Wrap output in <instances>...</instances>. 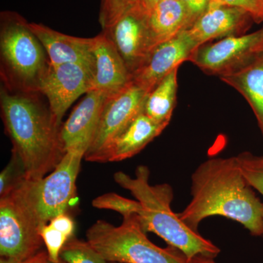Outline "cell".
Listing matches in <instances>:
<instances>
[{
  "label": "cell",
  "instance_id": "obj_12",
  "mask_svg": "<svg viewBox=\"0 0 263 263\" xmlns=\"http://www.w3.org/2000/svg\"><path fill=\"white\" fill-rule=\"evenodd\" d=\"M197 48L187 29L183 31L156 46L144 65L133 76V82L149 92L170 72L189 61Z\"/></svg>",
  "mask_w": 263,
  "mask_h": 263
},
{
  "label": "cell",
  "instance_id": "obj_34",
  "mask_svg": "<svg viewBox=\"0 0 263 263\" xmlns=\"http://www.w3.org/2000/svg\"><path fill=\"white\" fill-rule=\"evenodd\" d=\"M107 263H117V262H107Z\"/></svg>",
  "mask_w": 263,
  "mask_h": 263
},
{
  "label": "cell",
  "instance_id": "obj_23",
  "mask_svg": "<svg viewBox=\"0 0 263 263\" xmlns=\"http://www.w3.org/2000/svg\"><path fill=\"white\" fill-rule=\"evenodd\" d=\"M92 206L98 209L114 211L122 214L123 218L139 215L141 205L138 200H129L116 193H106L92 200Z\"/></svg>",
  "mask_w": 263,
  "mask_h": 263
},
{
  "label": "cell",
  "instance_id": "obj_28",
  "mask_svg": "<svg viewBox=\"0 0 263 263\" xmlns=\"http://www.w3.org/2000/svg\"><path fill=\"white\" fill-rule=\"evenodd\" d=\"M190 14L197 20L208 9L209 0H181Z\"/></svg>",
  "mask_w": 263,
  "mask_h": 263
},
{
  "label": "cell",
  "instance_id": "obj_25",
  "mask_svg": "<svg viewBox=\"0 0 263 263\" xmlns=\"http://www.w3.org/2000/svg\"><path fill=\"white\" fill-rule=\"evenodd\" d=\"M26 178L25 170L20 159L12 153L11 159L0 174V195L3 196Z\"/></svg>",
  "mask_w": 263,
  "mask_h": 263
},
{
  "label": "cell",
  "instance_id": "obj_19",
  "mask_svg": "<svg viewBox=\"0 0 263 263\" xmlns=\"http://www.w3.org/2000/svg\"><path fill=\"white\" fill-rule=\"evenodd\" d=\"M219 78L245 97L263 136V55L243 68Z\"/></svg>",
  "mask_w": 263,
  "mask_h": 263
},
{
  "label": "cell",
  "instance_id": "obj_8",
  "mask_svg": "<svg viewBox=\"0 0 263 263\" xmlns=\"http://www.w3.org/2000/svg\"><path fill=\"white\" fill-rule=\"evenodd\" d=\"M148 93L133 82L120 92L107 98L85 160L103 163L110 144L143 111Z\"/></svg>",
  "mask_w": 263,
  "mask_h": 263
},
{
  "label": "cell",
  "instance_id": "obj_13",
  "mask_svg": "<svg viewBox=\"0 0 263 263\" xmlns=\"http://www.w3.org/2000/svg\"><path fill=\"white\" fill-rule=\"evenodd\" d=\"M91 52L93 89L111 96L133 83L130 72L113 43L103 32L92 37Z\"/></svg>",
  "mask_w": 263,
  "mask_h": 263
},
{
  "label": "cell",
  "instance_id": "obj_31",
  "mask_svg": "<svg viewBox=\"0 0 263 263\" xmlns=\"http://www.w3.org/2000/svg\"><path fill=\"white\" fill-rule=\"evenodd\" d=\"M164 1V0H142L141 3L144 5L145 7H146L148 9H149L151 7L153 6L155 4H157L159 2Z\"/></svg>",
  "mask_w": 263,
  "mask_h": 263
},
{
  "label": "cell",
  "instance_id": "obj_9",
  "mask_svg": "<svg viewBox=\"0 0 263 263\" xmlns=\"http://www.w3.org/2000/svg\"><path fill=\"white\" fill-rule=\"evenodd\" d=\"M263 55V27L250 34L230 36L203 44L194 51L189 61L209 75L234 72Z\"/></svg>",
  "mask_w": 263,
  "mask_h": 263
},
{
  "label": "cell",
  "instance_id": "obj_7",
  "mask_svg": "<svg viewBox=\"0 0 263 263\" xmlns=\"http://www.w3.org/2000/svg\"><path fill=\"white\" fill-rule=\"evenodd\" d=\"M41 228L17 184L0 198V261L18 263L40 252Z\"/></svg>",
  "mask_w": 263,
  "mask_h": 263
},
{
  "label": "cell",
  "instance_id": "obj_21",
  "mask_svg": "<svg viewBox=\"0 0 263 263\" xmlns=\"http://www.w3.org/2000/svg\"><path fill=\"white\" fill-rule=\"evenodd\" d=\"M74 230L75 222L67 213L53 218L43 227L41 235L50 262H58L60 260V252L66 243L72 238Z\"/></svg>",
  "mask_w": 263,
  "mask_h": 263
},
{
  "label": "cell",
  "instance_id": "obj_32",
  "mask_svg": "<svg viewBox=\"0 0 263 263\" xmlns=\"http://www.w3.org/2000/svg\"><path fill=\"white\" fill-rule=\"evenodd\" d=\"M209 5H221L219 0H209Z\"/></svg>",
  "mask_w": 263,
  "mask_h": 263
},
{
  "label": "cell",
  "instance_id": "obj_33",
  "mask_svg": "<svg viewBox=\"0 0 263 263\" xmlns=\"http://www.w3.org/2000/svg\"><path fill=\"white\" fill-rule=\"evenodd\" d=\"M48 263H67L65 262V261H64L63 259H62L61 258H60V260L58 262H50V261H48Z\"/></svg>",
  "mask_w": 263,
  "mask_h": 263
},
{
  "label": "cell",
  "instance_id": "obj_15",
  "mask_svg": "<svg viewBox=\"0 0 263 263\" xmlns=\"http://www.w3.org/2000/svg\"><path fill=\"white\" fill-rule=\"evenodd\" d=\"M108 95L93 89L74 109L61 128V139L66 152L76 147L89 148Z\"/></svg>",
  "mask_w": 263,
  "mask_h": 263
},
{
  "label": "cell",
  "instance_id": "obj_4",
  "mask_svg": "<svg viewBox=\"0 0 263 263\" xmlns=\"http://www.w3.org/2000/svg\"><path fill=\"white\" fill-rule=\"evenodd\" d=\"M51 62L46 50L17 12L0 13V77L11 92H40Z\"/></svg>",
  "mask_w": 263,
  "mask_h": 263
},
{
  "label": "cell",
  "instance_id": "obj_10",
  "mask_svg": "<svg viewBox=\"0 0 263 263\" xmlns=\"http://www.w3.org/2000/svg\"><path fill=\"white\" fill-rule=\"evenodd\" d=\"M148 8L140 2L103 29L132 76L144 65L155 49L148 29Z\"/></svg>",
  "mask_w": 263,
  "mask_h": 263
},
{
  "label": "cell",
  "instance_id": "obj_27",
  "mask_svg": "<svg viewBox=\"0 0 263 263\" xmlns=\"http://www.w3.org/2000/svg\"><path fill=\"white\" fill-rule=\"evenodd\" d=\"M219 3L245 10L256 23L263 22V0H219Z\"/></svg>",
  "mask_w": 263,
  "mask_h": 263
},
{
  "label": "cell",
  "instance_id": "obj_30",
  "mask_svg": "<svg viewBox=\"0 0 263 263\" xmlns=\"http://www.w3.org/2000/svg\"><path fill=\"white\" fill-rule=\"evenodd\" d=\"M188 263H216L214 258L212 257H205V256L197 255L193 258L190 259Z\"/></svg>",
  "mask_w": 263,
  "mask_h": 263
},
{
  "label": "cell",
  "instance_id": "obj_11",
  "mask_svg": "<svg viewBox=\"0 0 263 263\" xmlns=\"http://www.w3.org/2000/svg\"><path fill=\"white\" fill-rule=\"evenodd\" d=\"M93 89L92 75L87 67L76 63L50 65L40 88L47 98L55 122L62 126L67 109L81 95Z\"/></svg>",
  "mask_w": 263,
  "mask_h": 263
},
{
  "label": "cell",
  "instance_id": "obj_16",
  "mask_svg": "<svg viewBox=\"0 0 263 263\" xmlns=\"http://www.w3.org/2000/svg\"><path fill=\"white\" fill-rule=\"evenodd\" d=\"M29 27L42 43L51 65L79 64L87 67L92 75V37L67 35L42 24L29 23Z\"/></svg>",
  "mask_w": 263,
  "mask_h": 263
},
{
  "label": "cell",
  "instance_id": "obj_14",
  "mask_svg": "<svg viewBox=\"0 0 263 263\" xmlns=\"http://www.w3.org/2000/svg\"><path fill=\"white\" fill-rule=\"evenodd\" d=\"M252 22V16L240 8L209 5L187 31L199 47L212 40L245 34Z\"/></svg>",
  "mask_w": 263,
  "mask_h": 263
},
{
  "label": "cell",
  "instance_id": "obj_6",
  "mask_svg": "<svg viewBox=\"0 0 263 263\" xmlns=\"http://www.w3.org/2000/svg\"><path fill=\"white\" fill-rule=\"evenodd\" d=\"M86 152L84 147L67 150L48 176L39 180L25 178L19 183L41 229L53 218L65 214L76 200V179Z\"/></svg>",
  "mask_w": 263,
  "mask_h": 263
},
{
  "label": "cell",
  "instance_id": "obj_1",
  "mask_svg": "<svg viewBox=\"0 0 263 263\" xmlns=\"http://www.w3.org/2000/svg\"><path fill=\"white\" fill-rule=\"evenodd\" d=\"M192 200L180 219L198 232L205 218L220 216L242 224L254 236H263V202L249 184L237 160L214 157L192 176Z\"/></svg>",
  "mask_w": 263,
  "mask_h": 263
},
{
  "label": "cell",
  "instance_id": "obj_22",
  "mask_svg": "<svg viewBox=\"0 0 263 263\" xmlns=\"http://www.w3.org/2000/svg\"><path fill=\"white\" fill-rule=\"evenodd\" d=\"M60 258L67 263H107L89 242L71 238L60 252Z\"/></svg>",
  "mask_w": 263,
  "mask_h": 263
},
{
  "label": "cell",
  "instance_id": "obj_5",
  "mask_svg": "<svg viewBox=\"0 0 263 263\" xmlns=\"http://www.w3.org/2000/svg\"><path fill=\"white\" fill-rule=\"evenodd\" d=\"M142 228L138 215L124 218L120 226L98 220L86 231L90 245L107 262L117 263H188L174 247L154 245Z\"/></svg>",
  "mask_w": 263,
  "mask_h": 263
},
{
  "label": "cell",
  "instance_id": "obj_24",
  "mask_svg": "<svg viewBox=\"0 0 263 263\" xmlns=\"http://www.w3.org/2000/svg\"><path fill=\"white\" fill-rule=\"evenodd\" d=\"M236 159L249 184L263 196V156L243 152Z\"/></svg>",
  "mask_w": 263,
  "mask_h": 263
},
{
  "label": "cell",
  "instance_id": "obj_18",
  "mask_svg": "<svg viewBox=\"0 0 263 263\" xmlns=\"http://www.w3.org/2000/svg\"><path fill=\"white\" fill-rule=\"evenodd\" d=\"M195 21L181 0L159 2L148 12V29L154 46L190 28Z\"/></svg>",
  "mask_w": 263,
  "mask_h": 263
},
{
  "label": "cell",
  "instance_id": "obj_29",
  "mask_svg": "<svg viewBox=\"0 0 263 263\" xmlns=\"http://www.w3.org/2000/svg\"><path fill=\"white\" fill-rule=\"evenodd\" d=\"M48 261L47 251H40L32 257L18 263H48Z\"/></svg>",
  "mask_w": 263,
  "mask_h": 263
},
{
  "label": "cell",
  "instance_id": "obj_17",
  "mask_svg": "<svg viewBox=\"0 0 263 263\" xmlns=\"http://www.w3.org/2000/svg\"><path fill=\"white\" fill-rule=\"evenodd\" d=\"M166 127L154 122L142 112L110 144L104 156L103 163L134 157L160 136Z\"/></svg>",
  "mask_w": 263,
  "mask_h": 263
},
{
  "label": "cell",
  "instance_id": "obj_26",
  "mask_svg": "<svg viewBox=\"0 0 263 263\" xmlns=\"http://www.w3.org/2000/svg\"><path fill=\"white\" fill-rule=\"evenodd\" d=\"M142 0H101L99 22L104 29L111 25L131 6Z\"/></svg>",
  "mask_w": 263,
  "mask_h": 263
},
{
  "label": "cell",
  "instance_id": "obj_2",
  "mask_svg": "<svg viewBox=\"0 0 263 263\" xmlns=\"http://www.w3.org/2000/svg\"><path fill=\"white\" fill-rule=\"evenodd\" d=\"M40 92H11L0 88V108L5 131L20 159L26 179L39 180L51 173L65 156L59 125L39 98Z\"/></svg>",
  "mask_w": 263,
  "mask_h": 263
},
{
  "label": "cell",
  "instance_id": "obj_20",
  "mask_svg": "<svg viewBox=\"0 0 263 263\" xmlns=\"http://www.w3.org/2000/svg\"><path fill=\"white\" fill-rule=\"evenodd\" d=\"M178 68L166 76L147 95L143 113L154 122L168 125L176 103Z\"/></svg>",
  "mask_w": 263,
  "mask_h": 263
},
{
  "label": "cell",
  "instance_id": "obj_3",
  "mask_svg": "<svg viewBox=\"0 0 263 263\" xmlns=\"http://www.w3.org/2000/svg\"><path fill=\"white\" fill-rule=\"evenodd\" d=\"M149 177V169L145 165L137 167L135 178L122 171L114 175L116 183L130 192L141 203L138 217L144 231L155 233L170 247L179 249L188 261L197 255L215 258L220 249L198 232L190 229L171 209L172 187L167 183L150 184Z\"/></svg>",
  "mask_w": 263,
  "mask_h": 263
}]
</instances>
